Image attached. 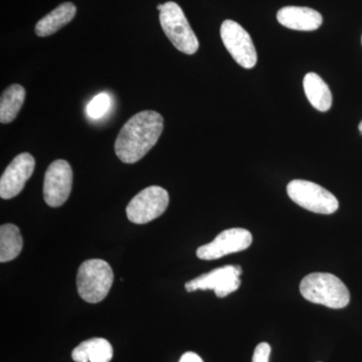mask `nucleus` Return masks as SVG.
<instances>
[{"label": "nucleus", "mask_w": 362, "mask_h": 362, "mask_svg": "<svg viewBox=\"0 0 362 362\" xmlns=\"http://www.w3.org/2000/svg\"><path fill=\"white\" fill-rule=\"evenodd\" d=\"M164 128L158 112L146 110L131 117L117 136L115 153L124 163L141 160L158 141Z\"/></svg>", "instance_id": "obj_1"}, {"label": "nucleus", "mask_w": 362, "mask_h": 362, "mask_svg": "<svg viewBox=\"0 0 362 362\" xmlns=\"http://www.w3.org/2000/svg\"><path fill=\"white\" fill-rule=\"evenodd\" d=\"M300 293L307 301L331 309L344 308L350 301L349 288L330 273L309 274L300 283Z\"/></svg>", "instance_id": "obj_2"}, {"label": "nucleus", "mask_w": 362, "mask_h": 362, "mask_svg": "<svg viewBox=\"0 0 362 362\" xmlns=\"http://www.w3.org/2000/svg\"><path fill=\"white\" fill-rule=\"evenodd\" d=\"M113 281V270L106 261L100 259H88L78 268V295L88 303H99L110 292Z\"/></svg>", "instance_id": "obj_3"}, {"label": "nucleus", "mask_w": 362, "mask_h": 362, "mask_svg": "<svg viewBox=\"0 0 362 362\" xmlns=\"http://www.w3.org/2000/svg\"><path fill=\"white\" fill-rule=\"evenodd\" d=\"M159 13L162 30L178 51L189 56L199 51V40L177 4L166 2Z\"/></svg>", "instance_id": "obj_4"}, {"label": "nucleus", "mask_w": 362, "mask_h": 362, "mask_svg": "<svg viewBox=\"0 0 362 362\" xmlns=\"http://www.w3.org/2000/svg\"><path fill=\"white\" fill-rule=\"evenodd\" d=\"M287 194L298 206L312 213L334 214L339 207L337 197L316 183L295 180L287 185Z\"/></svg>", "instance_id": "obj_5"}, {"label": "nucleus", "mask_w": 362, "mask_h": 362, "mask_svg": "<svg viewBox=\"0 0 362 362\" xmlns=\"http://www.w3.org/2000/svg\"><path fill=\"white\" fill-rule=\"evenodd\" d=\"M169 194L164 188L152 185L135 195L126 209L128 220L145 225L159 218L168 209Z\"/></svg>", "instance_id": "obj_6"}, {"label": "nucleus", "mask_w": 362, "mask_h": 362, "mask_svg": "<svg viewBox=\"0 0 362 362\" xmlns=\"http://www.w3.org/2000/svg\"><path fill=\"white\" fill-rule=\"evenodd\" d=\"M221 37L226 49L240 66L252 69L258 61L251 35L235 21L226 20L221 26Z\"/></svg>", "instance_id": "obj_7"}, {"label": "nucleus", "mask_w": 362, "mask_h": 362, "mask_svg": "<svg viewBox=\"0 0 362 362\" xmlns=\"http://www.w3.org/2000/svg\"><path fill=\"white\" fill-rule=\"evenodd\" d=\"M243 270L240 266L228 265L214 269L206 274H202L185 284L187 292L197 290H213L216 296L223 298L237 291L240 286V276Z\"/></svg>", "instance_id": "obj_8"}, {"label": "nucleus", "mask_w": 362, "mask_h": 362, "mask_svg": "<svg viewBox=\"0 0 362 362\" xmlns=\"http://www.w3.org/2000/svg\"><path fill=\"white\" fill-rule=\"evenodd\" d=\"M73 170L69 162L58 159L47 169L44 180V199L47 206H63L70 197Z\"/></svg>", "instance_id": "obj_9"}, {"label": "nucleus", "mask_w": 362, "mask_h": 362, "mask_svg": "<svg viewBox=\"0 0 362 362\" xmlns=\"http://www.w3.org/2000/svg\"><path fill=\"white\" fill-rule=\"evenodd\" d=\"M252 243V233L246 228H228L218 233L213 242L199 247L197 256L201 259L211 261L233 252L245 251L251 246Z\"/></svg>", "instance_id": "obj_10"}, {"label": "nucleus", "mask_w": 362, "mask_h": 362, "mask_svg": "<svg viewBox=\"0 0 362 362\" xmlns=\"http://www.w3.org/2000/svg\"><path fill=\"white\" fill-rule=\"evenodd\" d=\"M35 160L30 153H21L7 166L0 178V197L11 199L20 194L35 171Z\"/></svg>", "instance_id": "obj_11"}, {"label": "nucleus", "mask_w": 362, "mask_h": 362, "mask_svg": "<svg viewBox=\"0 0 362 362\" xmlns=\"http://www.w3.org/2000/svg\"><path fill=\"white\" fill-rule=\"evenodd\" d=\"M277 20L290 30L312 32L322 25V16L309 7L285 6L277 13Z\"/></svg>", "instance_id": "obj_12"}, {"label": "nucleus", "mask_w": 362, "mask_h": 362, "mask_svg": "<svg viewBox=\"0 0 362 362\" xmlns=\"http://www.w3.org/2000/svg\"><path fill=\"white\" fill-rule=\"evenodd\" d=\"M112 357L113 347L104 338L86 340L71 352V358L76 362H110Z\"/></svg>", "instance_id": "obj_13"}, {"label": "nucleus", "mask_w": 362, "mask_h": 362, "mask_svg": "<svg viewBox=\"0 0 362 362\" xmlns=\"http://www.w3.org/2000/svg\"><path fill=\"white\" fill-rule=\"evenodd\" d=\"M77 13V7L71 2H65L47 14L35 25V33L45 37L54 35L62 28L70 23Z\"/></svg>", "instance_id": "obj_14"}, {"label": "nucleus", "mask_w": 362, "mask_h": 362, "mask_svg": "<svg viewBox=\"0 0 362 362\" xmlns=\"http://www.w3.org/2000/svg\"><path fill=\"white\" fill-rule=\"evenodd\" d=\"M307 99L316 110L326 112L332 105V94L327 84L315 73H309L303 81Z\"/></svg>", "instance_id": "obj_15"}, {"label": "nucleus", "mask_w": 362, "mask_h": 362, "mask_svg": "<svg viewBox=\"0 0 362 362\" xmlns=\"http://www.w3.org/2000/svg\"><path fill=\"white\" fill-rule=\"evenodd\" d=\"M25 90L23 86L14 84L4 90L0 99V122H13L25 103Z\"/></svg>", "instance_id": "obj_16"}, {"label": "nucleus", "mask_w": 362, "mask_h": 362, "mask_svg": "<svg viewBox=\"0 0 362 362\" xmlns=\"http://www.w3.org/2000/svg\"><path fill=\"white\" fill-rule=\"evenodd\" d=\"M23 250V237L20 228L13 223L2 225L0 228V262L13 261L18 258Z\"/></svg>", "instance_id": "obj_17"}, {"label": "nucleus", "mask_w": 362, "mask_h": 362, "mask_svg": "<svg viewBox=\"0 0 362 362\" xmlns=\"http://www.w3.org/2000/svg\"><path fill=\"white\" fill-rule=\"evenodd\" d=\"M111 106V97L107 93H101L90 100L87 106L88 115L93 119L103 117Z\"/></svg>", "instance_id": "obj_18"}, {"label": "nucleus", "mask_w": 362, "mask_h": 362, "mask_svg": "<svg viewBox=\"0 0 362 362\" xmlns=\"http://www.w3.org/2000/svg\"><path fill=\"white\" fill-rule=\"evenodd\" d=\"M271 346L269 343H259L258 346L256 347V349H255L252 362H269V358H270L271 356Z\"/></svg>", "instance_id": "obj_19"}, {"label": "nucleus", "mask_w": 362, "mask_h": 362, "mask_svg": "<svg viewBox=\"0 0 362 362\" xmlns=\"http://www.w3.org/2000/svg\"><path fill=\"white\" fill-rule=\"evenodd\" d=\"M180 362H204V361L194 352H187L180 357Z\"/></svg>", "instance_id": "obj_20"}, {"label": "nucleus", "mask_w": 362, "mask_h": 362, "mask_svg": "<svg viewBox=\"0 0 362 362\" xmlns=\"http://www.w3.org/2000/svg\"><path fill=\"white\" fill-rule=\"evenodd\" d=\"M162 7H163V4H159L158 6H157V9H158L159 11H161Z\"/></svg>", "instance_id": "obj_21"}, {"label": "nucleus", "mask_w": 362, "mask_h": 362, "mask_svg": "<svg viewBox=\"0 0 362 362\" xmlns=\"http://www.w3.org/2000/svg\"><path fill=\"white\" fill-rule=\"evenodd\" d=\"M358 128H359V131H361V132L362 133V122H361V124H359Z\"/></svg>", "instance_id": "obj_22"}, {"label": "nucleus", "mask_w": 362, "mask_h": 362, "mask_svg": "<svg viewBox=\"0 0 362 362\" xmlns=\"http://www.w3.org/2000/svg\"><path fill=\"white\" fill-rule=\"evenodd\" d=\"M361 42H362V37H361Z\"/></svg>", "instance_id": "obj_23"}]
</instances>
